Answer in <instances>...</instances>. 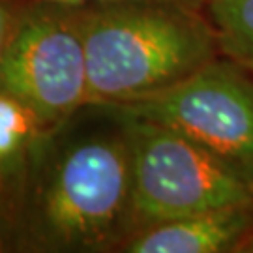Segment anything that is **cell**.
I'll return each mask as SVG.
<instances>
[{
    "mask_svg": "<svg viewBox=\"0 0 253 253\" xmlns=\"http://www.w3.org/2000/svg\"><path fill=\"white\" fill-rule=\"evenodd\" d=\"M8 252V246H6V240H4V236L0 233V253Z\"/></svg>",
    "mask_w": 253,
    "mask_h": 253,
    "instance_id": "obj_12",
    "label": "cell"
},
{
    "mask_svg": "<svg viewBox=\"0 0 253 253\" xmlns=\"http://www.w3.org/2000/svg\"><path fill=\"white\" fill-rule=\"evenodd\" d=\"M42 133L30 109L8 94H0V199L17 184L28 154Z\"/></svg>",
    "mask_w": 253,
    "mask_h": 253,
    "instance_id": "obj_7",
    "label": "cell"
},
{
    "mask_svg": "<svg viewBox=\"0 0 253 253\" xmlns=\"http://www.w3.org/2000/svg\"><path fill=\"white\" fill-rule=\"evenodd\" d=\"M103 111L171 127L253 188V72L231 58L217 56L167 90Z\"/></svg>",
    "mask_w": 253,
    "mask_h": 253,
    "instance_id": "obj_4",
    "label": "cell"
},
{
    "mask_svg": "<svg viewBox=\"0 0 253 253\" xmlns=\"http://www.w3.org/2000/svg\"><path fill=\"white\" fill-rule=\"evenodd\" d=\"M64 127L38 137L0 199L8 252H118L135 233L131 150L120 122L117 133L81 137L64 135Z\"/></svg>",
    "mask_w": 253,
    "mask_h": 253,
    "instance_id": "obj_1",
    "label": "cell"
},
{
    "mask_svg": "<svg viewBox=\"0 0 253 253\" xmlns=\"http://www.w3.org/2000/svg\"><path fill=\"white\" fill-rule=\"evenodd\" d=\"M131 150L133 223L145 227L253 203V188L191 139L171 127L115 115Z\"/></svg>",
    "mask_w": 253,
    "mask_h": 253,
    "instance_id": "obj_3",
    "label": "cell"
},
{
    "mask_svg": "<svg viewBox=\"0 0 253 253\" xmlns=\"http://www.w3.org/2000/svg\"><path fill=\"white\" fill-rule=\"evenodd\" d=\"M34 4H53V6H66V8H88V6H103V4H117V2H129V0H25ZM160 2H176L191 8H207V0H160Z\"/></svg>",
    "mask_w": 253,
    "mask_h": 253,
    "instance_id": "obj_10",
    "label": "cell"
},
{
    "mask_svg": "<svg viewBox=\"0 0 253 253\" xmlns=\"http://www.w3.org/2000/svg\"><path fill=\"white\" fill-rule=\"evenodd\" d=\"M221 56L253 72V0H207Z\"/></svg>",
    "mask_w": 253,
    "mask_h": 253,
    "instance_id": "obj_8",
    "label": "cell"
},
{
    "mask_svg": "<svg viewBox=\"0 0 253 253\" xmlns=\"http://www.w3.org/2000/svg\"><path fill=\"white\" fill-rule=\"evenodd\" d=\"M0 94L19 100L42 131L88 107V68L77 8L28 2L0 64Z\"/></svg>",
    "mask_w": 253,
    "mask_h": 253,
    "instance_id": "obj_5",
    "label": "cell"
},
{
    "mask_svg": "<svg viewBox=\"0 0 253 253\" xmlns=\"http://www.w3.org/2000/svg\"><path fill=\"white\" fill-rule=\"evenodd\" d=\"M88 68V107L148 98L221 56L207 9L129 0L77 8Z\"/></svg>",
    "mask_w": 253,
    "mask_h": 253,
    "instance_id": "obj_2",
    "label": "cell"
},
{
    "mask_svg": "<svg viewBox=\"0 0 253 253\" xmlns=\"http://www.w3.org/2000/svg\"><path fill=\"white\" fill-rule=\"evenodd\" d=\"M28 2L25 0H0V64L8 51L11 38L19 27Z\"/></svg>",
    "mask_w": 253,
    "mask_h": 253,
    "instance_id": "obj_9",
    "label": "cell"
},
{
    "mask_svg": "<svg viewBox=\"0 0 253 253\" xmlns=\"http://www.w3.org/2000/svg\"><path fill=\"white\" fill-rule=\"evenodd\" d=\"M236 253H253V229L244 236V240L240 242Z\"/></svg>",
    "mask_w": 253,
    "mask_h": 253,
    "instance_id": "obj_11",
    "label": "cell"
},
{
    "mask_svg": "<svg viewBox=\"0 0 253 253\" xmlns=\"http://www.w3.org/2000/svg\"><path fill=\"white\" fill-rule=\"evenodd\" d=\"M253 229V203L216 208L145 227L118 253H227L236 252Z\"/></svg>",
    "mask_w": 253,
    "mask_h": 253,
    "instance_id": "obj_6",
    "label": "cell"
}]
</instances>
